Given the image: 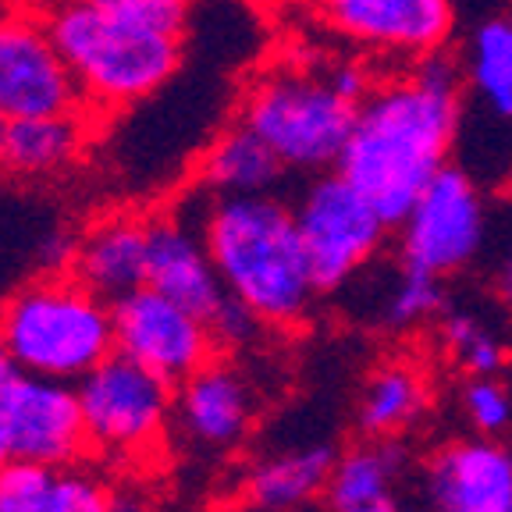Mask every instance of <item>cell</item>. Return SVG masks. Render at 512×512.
Segmentation results:
<instances>
[{
	"label": "cell",
	"instance_id": "d6986e66",
	"mask_svg": "<svg viewBox=\"0 0 512 512\" xmlns=\"http://www.w3.org/2000/svg\"><path fill=\"white\" fill-rule=\"evenodd\" d=\"M285 164L246 121L221 128L200 157V185L207 196H256L274 192Z\"/></svg>",
	"mask_w": 512,
	"mask_h": 512
},
{
	"label": "cell",
	"instance_id": "ffe728a7",
	"mask_svg": "<svg viewBox=\"0 0 512 512\" xmlns=\"http://www.w3.org/2000/svg\"><path fill=\"white\" fill-rule=\"evenodd\" d=\"M82 150H86V118L79 111L15 118L4 146V168L22 178H47L72 168Z\"/></svg>",
	"mask_w": 512,
	"mask_h": 512
},
{
	"label": "cell",
	"instance_id": "5bb4252c",
	"mask_svg": "<svg viewBox=\"0 0 512 512\" xmlns=\"http://www.w3.org/2000/svg\"><path fill=\"white\" fill-rule=\"evenodd\" d=\"M146 285L160 296L189 306L200 317H214L228 288L217 274L214 256L203 239V228L175 214L150 221V253H146Z\"/></svg>",
	"mask_w": 512,
	"mask_h": 512
},
{
	"label": "cell",
	"instance_id": "484cf974",
	"mask_svg": "<svg viewBox=\"0 0 512 512\" xmlns=\"http://www.w3.org/2000/svg\"><path fill=\"white\" fill-rule=\"evenodd\" d=\"M100 4L111 15L146 32H157V36H171V40H185L192 15V0H100Z\"/></svg>",
	"mask_w": 512,
	"mask_h": 512
},
{
	"label": "cell",
	"instance_id": "277c9868",
	"mask_svg": "<svg viewBox=\"0 0 512 512\" xmlns=\"http://www.w3.org/2000/svg\"><path fill=\"white\" fill-rule=\"evenodd\" d=\"M86 104L118 111L157 93L182 64V40L157 36L111 15L100 0L57 4L47 18Z\"/></svg>",
	"mask_w": 512,
	"mask_h": 512
},
{
	"label": "cell",
	"instance_id": "cb8c5ba5",
	"mask_svg": "<svg viewBox=\"0 0 512 512\" xmlns=\"http://www.w3.org/2000/svg\"><path fill=\"white\" fill-rule=\"evenodd\" d=\"M441 345L470 377H495L505 367V345L480 317L452 310L438 324Z\"/></svg>",
	"mask_w": 512,
	"mask_h": 512
},
{
	"label": "cell",
	"instance_id": "83f0119b",
	"mask_svg": "<svg viewBox=\"0 0 512 512\" xmlns=\"http://www.w3.org/2000/svg\"><path fill=\"white\" fill-rule=\"evenodd\" d=\"M210 328H214V338L221 349H242V345H253L267 324L242 299L224 296V303L210 317Z\"/></svg>",
	"mask_w": 512,
	"mask_h": 512
},
{
	"label": "cell",
	"instance_id": "8992f818",
	"mask_svg": "<svg viewBox=\"0 0 512 512\" xmlns=\"http://www.w3.org/2000/svg\"><path fill=\"white\" fill-rule=\"evenodd\" d=\"M75 388L93 456L136 463L164 445L168 420L175 416V384L143 363L111 352Z\"/></svg>",
	"mask_w": 512,
	"mask_h": 512
},
{
	"label": "cell",
	"instance_id": "7c38bea8",
	"mask_svg": "<svg viewBox=\"0 0 512 512\" xmlns=\"http://www.w3.org/2000/svg\"><path fill=\"white\" fill-rule=\"evenodd\" d=\"M86 96L50 36L32 15H0V111L15 118L82 111Z\"/></svg>",
	"mask_w": 512,
	"mask_h": 512
},
{
	"label": "cell",
	"instance_id": "52a82bcc",
	"mask_svg": "<svg viewBox=\"0 0 512 512\" xmlns=\"http://www.w3.org/2000/svg\"><path fill=\"white\" fill-rule=\"evenodd\" d=\"M320 296L349 285L381 253L392 221L342 171H320L292 203Z\"/></svg>",
	"mask_w": 512,
	"mask_h": 512
},
{
	"label": "cell",
	"instance_id": "603a6c76",
	"mask_svg": "<svg viewBox=\"0 0 512 512\" xmlns=\"http://www.w3.org/2000/svg\"><path fill=\"white\" fill-rule=\"evenodd\" d=\"M463 75L470 93L498 121L512 125V15L480 22L466 43Z\"/></svg>",
	"mask_w": 512,
	"mask_h": 512
},
{
	"label": "cell",
	"instance_id": "6da1fadb",
	"mask_svg": "<svg viewBox=\"0 0 512 512\" xmlns=\"http://www.w3.org/2000/svg\"><path fill=\"white\" fill-rule=\"evenodd\" d=\"M463 114L459 72L445 54L377 82L356 107L338 168L392 224L448 168Z\"/></svg>",
	"mask_w": 512,
	"mask_h": 512
},
{
	"label": "cell",
	"instance_id": "1f68e13d",
	"mask_svg": "<svg viewBox=\"0 0 512 512\" xmlns=\"http://www.w3.org/2000/svg\"><path fill=\"white\" fill-rule=\"evenodd\" d=\"M8 128H11V118L0 111V168H4V146H8Z\"/></svg>",
	"mask_w": 512,
	"mask_h": 512
},
{
	"label": "cell",
	"instance_id": "ac0fdd59",
	"mask_svg": "<svg viewBox=\"0 0 512 512\" xmlns=\"http://www.w3.org/2000/svg\"><path fill=\"white\" fill-rule=\"evenodd\" d=\"M406 456L395 438H367L335 459L324 488L328 512H395Z\"/></svg>",
	"mask_w": 512,
	"mask_h": 512
},
{
	"label": "cell",
	"instance_id": "8fae6325",
	"mask_svg": "<svg viewBox=\"0 0 512 512\" xmlns=\"http://www.w3.org/2000/svg\"><path fill=\"white\" fill-rule=\"evenodd\" d=\"M313 15L338 40L388 61H424L445 54L456 8L452 0H310Z\"/></svg>",
	"mask_w": 512,
	"mask_h": 512
},
{
	"label": "cell",
	"instance_id": "44dd1931",
	"mask_svg": "<svg viewBox=\"0 0 512 512\" xmlns=\"http://www.w3.org/2000/svg\"><path fill=\"white\" fill-rule=\"evenodd\" d=\"M338 452L331 445L288 448L264 459L246 480V498L264 512H288L324 495Z\"/></svg>",
	"mask_w": 512,
	"mask_h": 512
},
{
	"label": "cell",
	"instance_id": "9a60e30c",
	"mask_svg": "<svg viewBox=\"0 0 512 512\" xmlns=\"http://www.w3.org/2000/svg\"><path fill=\"white\" fill-rule=\"evenodd\" d=\"M253 388L232 363H207L175 384V420L192 445L224 452L239 445L253 424Z\"/></svg>",
	"mask_w": 512,
	"mask_h": 512
},
{
	"label": "cell",
	"instance_id": "7a4b0ae2",
	"mask_svg": "<svg viewBox=\"0 0 512 512\" xmlns=\"http://www.w3.org/2000/svg\"><path fill=\"white\" fill-rule=\"evenodd\" d=\"M200 228L228 296L242 299L267 328H296L310 317L320 288L292 203L274 192L210 196Z\"/></svg>",
	"mask_w": 512,
	"mask_h": 512
},
{
	"label": "cell",
	"instance_id": "836d02e7",
	"mask_svg": "<svg viewBox=\"0 0 512 512\" xmlns=\"http://www.w3.org/2000/svg\"><path fill=\"white\" fill-rule=\"evenodd\" d=\"M4 463H8V459H4V452H0V470H4Z\"/></svg>",
	"mask_w": 512,
	"mask_h": 512
},
{
	"label": "cell",
	"instance_id": "d4e9b609",
	"mask_svg": "<svg viewBox=\"0 0 512 512\" xmlns=\"http://www.w3.org/2000/svg\"><path fill=\"white\" fill-rule=\"evenodd\" d=\"M441 303H445L441 278L424 274V271H413V267H402L399 281H395V285L388 288V296H384L381 320L395 331L416 328V324L431 320L434 313L441 310Z\"/></svg>",
	"mask_w": 512,
	"mask_h": 512
},
{
	"label": "cell",
	"instance_id": "4dcf8cb0",
	"mask_svg": "<svg viewBox=\"0 0 512 512\" xmlns=\"http://www.w3.org/2000/svg\"><path fill=\"white\" fill-rule=\"evenodd\" d=\"M15 374V360H11L8 345H4V338H0V388H4V381Z\"/></svg>",
	"mask_w": 512,
	"mask_h": 512
},
{
	"label": "cell",
	"instance_id": "e575fe53",
	"mask_svg": "<svg viewBox=\"0 0 512 512\" xmlns=\"http://www.w3.org/2000/svg\"><path fill=\"white\" fill-rule=\"evenodd\" d=\"M395 512H409V509H395Z\"/></svg>",
	"mask_w": 512,
	"mask_h": 512
},
{
	"label": "cell",
	"instance_id": "5b68a950",
	"mask_svg": "<svg viewBox=\"0 0 512 512\" xmlns=\"http://www.w3.org/2000/svg\"><path fill=\"white\" fill-rule=\"evenodd\" d=\"M356 100L331 82L328 64L306 68V64H281L271 68L242 96L239 121H246L256 136L264 139L285 171H320L338 168L345 143H349Z\"/></svg>",
	"mask_w": 512,
	"mask_h": 512
},
{
	"label": "cell",
	"instance_id": "30bf717a",
	"mask_svg": "<svg viewBox=\"0 0 512 512\" xmlns=\"http://www.w3.org/2000/svg\"><path fill=\"white\" fill-rule=\"evenodd\" d=\"M114 345L128 360L143 363L171 384H182L185 377L214 363L221 349L207 317L160 296L150 285L114 303Z\"/></svg>",
	"mask_w": 512,
	"mask_h": 512
},
{
	"label": "cell",
	"instance_id": "9c48e42d",
	"mask_svg": "<svg viewBox=\"0 0 512 512\" xmlns=\"http://www.w3.org/2000/svg\"><path fill=\"white\" fill-rule=\"evenodd\" d=\"M488 235V210L477 182L448 164L399 221L402 267L448 278L473 264Z\"/></svg>",
	"mask_w": 512,
	"mask_h": 512
},
{
	"label": "cell",
	"instance_id": "2e32d148",
	"mask_svg": "<svg viewBox=\"0 0 512 512\" xmlns=\"http://www.w3.org/2000/svg\"><path fill=\"white\" fill-rule=\"evenodd\" d=\"M146 253H150V221L136 214H111L89 224L75 246L72 274L107 303L146 285Z\"/></svg>",
	"mask_w": 512,
	"mask_h": 512
},
{
	"label": "cell",
	"instance_id": "f546056e",
	"mask_svg": "<svg viewBox=\"0 0 512 512\" xmlns=\"http://www.w3.org/2000/svg\"><path fill=\"white\" fill-rule=\"evenodd\" d=\"M111 512H143V509H139L136 495H128V491H114V495H111Z\"/></svg>",
	"mask_w": 512,
	"mask_h": 512
},
{
	"label": "cell",
	"instance_id": "7402d4cb",
	"mask_svg": "<svg viewBox=\"0 0 512 512\" xmlns=\"http://www.w3.org/2000/svg\"><path fill=\"white\" fill-rule=\"evenodd\" d=\"M427 402L431 395L420 370L402 360L381 363L377 370H370L363 384L356 402V427L367 438H399L424 416Z\"/></svg>",
	"mask_w": 512,
	"mask_h": 512
},
{
	"label": "cell",
	"instance_id": "4fadbf2b",
	"mask_svg": "<svg viewBox=\"0 0 512 512\" xmlns=\"http://www.w3.org/2000/svg\"><path fill=\"white\" fill-rule=\"evenodd\" d=\"M431 512H509L512 452L495 438H466L438 448L424 477Z\"/></svg>",
	"mask_w": 512,
	"mask_h": 512
},
{
	"label": "cell",
	"instance_id": "e0dca14e",
	"mask_svg": "<svg viewBox=\"0 0 512 512\" xmlns=\"http://www.w3.org/2000/svg\"><path fill=\"white\" fill-rule=\"evenodd\" d=\"M104 480L86 466L4 463L0 470V512H111Z\"/></svg>",
	"mask_w": 512,
	"mask_h": 512
},
{
	"label": "cell",
	"instance_id": "ba28073f",
	"mask_svg": "<svg viewBox=\"0 0 512 512\" xmlns=\"http://www.w3.org/2000/svg\"><path fill=\"white\" fill-rule=\"evenodd\" d=\"M0 452L8 463L36 466H75L93 456L79 388L15 370L0 388Z\"/></svg>",
	"mask_w": 512,
	"mask_h": 512
},
{
	"label": "cell",
	"instance_id": "d6a6232c",
	"mask_svg": "<svg viewBox=\"0 0 512 512\" xmlns=\"http://www.w3.org/2000/svg\"><path fill=\"white\" fill-rule=\"evenodd\" d=\"M50 4H54V8H57V4H75V0H50Z\"/></svg>",
	"mask_w": 512,
	"mask_h": 512
},
{
	"label": "cell",
	"instance_id": "f1b7e54d",
	"mask_svg": "<svg viewBox=\"0 0 512 512\" xmlns=\"http://www.w3.org/2000/svg\"><path fill=\"white\" fill-rule=\"evenodd\" d=\"M495 292L502 303L512 306V249L498 260V267H495Z\"/></svg>",
	"mask_w": 512,
	"mask_h": 512
},
{
	"label": "cell",
	"instance_id": "d590c367",
	"mask_svg": "<svg viewBox=\"0 0 512 512\" xmlns=\"http://www.w3.org/2000/svg\"><path fill=\"white\" fill-rule=\"evenodd\" d=\"M509 512H512V505H509Z\"/></svg>",
	"mask_w": 512,
	"mask_h": 512
},
{
	"label": "cell",
	"instance_id": "4316f807",
	"mask_svg": "<svg viewBox=\"0 0 512 512\" xmlns=\"http://www.w3.org/2000/svg\"><path fill=\"white\" fill-rule=\"evenodd\" d=\"M463 413L473 431L495 438L512 420V395L498 377H470V384L463 388Z\"/></svg>",
	"mask_w": 512,
	"mask_h": 512
},
{
	"label": "cell",
	"instance_id": "3957f363",
	"mask_svg": "<svg viewBox=\"0 0 512 512\" xmlns=\"http://www.w3.org/2000/svg\"><path fill=\"white\" fill-rule=\"evenodd\" d=\"M0 338L15 370L79 384L118 352L114 303L96 296L72 271L43 274L0 306Z\"/></svg>",
	"mask_w": 512,
	"mask_h": 512
}]
</instances>
